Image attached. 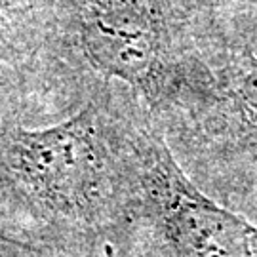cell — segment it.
<instances>
[{"instance_id": "2", "label": "cell", "mask_w": 257, "mask_h": 257, "mask_svg": "<svg viewBox=\"0 0 257 257\" xmlns=\"http://www.w3.org/2000/svg\"><path fill=\"white\" fill-rule=\"evenodd\" d=\"M12 160L21 179L52 202L84 204L97 189L103 147L92 107L52 128L21 130L12 141Z\"/></svg>"}, {"instance_id": "1", "label": "cell", "mask_w": 257, "mask_h": 257, "mask_svg": "<svg viewBox=\"0 0 257 257\" xmlns=\"http://www.w3.org/2000/svg\"><path fill=\"white\" fill-rule=\"evenodd\" d=\"M149 179L177 257H257V227L200 193L164 147L153 151Z\"/></svg>"}, {"instance_id": "3", "label": "cell", "mask_w": 257, "mask_h": 257, "mask_svg": "<svg viewBox=\"0 0 257 257\" xmlns=\"http://www.w3.org/2000/svg\"><path fill=\"white\" fill-rule=\"evenodd\" d=\"M84 48L107 76L145 84L160 61V31L145 0H90Z\"/></svg>"}, {"instance_id": "5", "label": "cell", "mask_w": 257, "mask_h": 257, "mask_svg": "<svg viewBox=\"0 0 257 257\" xmlns=\"http://www.w3.org/2000/svg\"><path fill=\"white\" fill-rule=\"evenodd\" d=\"M6 4H8V0H0V10L6 8Z\"/></svg>"}, {"instance_id": "6", "label": "cell", "mask_w": 257, "mask_h": 257, "mask_svg": "<svg viewBox=\"0 0 257 257\" xmlns=\"http://www.w3.org/2000/svg\"><path fill=\"white\" fill-rule=\"evenodd\" d=\"M240 2H257V0H240Z\"/></svg>"}, {"instance_id": "4", "label": "cell", "mask_w": 257, "mask_h": 257, "mask_svg": "<svg viewBox=\"0 0 257 257\" xmlns=\"http://www.w3.org/2000/svg\"><path fill=\"white\" fill-rule=\"evenodd\" d=\"M234 93L240 112L253 130H257V57H246L236 69Z\"/></svg>"}]
</instances>
